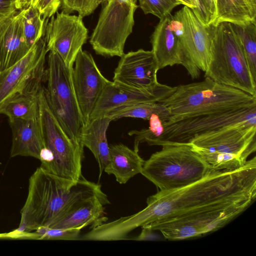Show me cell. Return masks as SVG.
<instances>
[{"label": "cell", "instance_id": "obj_6", "mask_svg": "<svg viewBox=\"0 0 256 256\" xmlns=\"http://www.w3.org/2000/svg\"><path fill=\"white\" fill-rule=\"evenodd\" d=\"M212 26V56L204 78L256 97V82L250 70L235 25L224 22Z\"/></svg>", "mask_w": 256, "mask_h": 256}, {"label": "cell", "instance_id": "obj_3", "mask_svg": "<svg viewBox=\"0 0 256 256\" xmlns=\"http://www.w3.org/2000/svg\"><path fill=\"white\" fill-rule=\"evenodd\" d=\"M158 102L168 110L169 117L165 122H170L256 106V97L205 77L201 82L172 87L170 93Z\"/></svg>", "mask_w": 256, "mask_h": 256}, {"label": "cell", "instance_id": "obj_31", "mask_svg": "<svg viewBox=\"0 0 256 256\" xmlns=\"http://www.w3.org/2000/svg\"><path fill=\"white\" fill-rule=\"evenodd\" d=\"M107 0H60L62 11L70 14L76 11L83 18L92 14L102 3Z\"/></svg>", "mask_w": 256, "mask_h": 256}, {"label": "cell", "instance_id": "obj_2", "mask_svg": "<svg viewBox=\"0 0 256 256\" xmlns=\"http://www.w3.org/2000/svg\"><path fill=\"white\" fill-rule=\"evenodd\" d=\"M108 200L100 185L83 176L77 182L52 174L42 167L30 176L28 194L20 210L18 228L10 232L13 238L42 226L52 228L57 222L88 199Z\"/></svg>", "mask_w": 256, "mask_h": 256}, {"label": "cell", "instance_id": "obj_33", "mask_svg": "<svg viewBox=\"0 0 256 256\" xmlns=\"http://www.w3.org/2000/svg\"><path fill=\"white\" fill-rule=\"evenodd\" d=\"M14 0H0V22L16 13Z\"/></svg>", "mask_w": 256, "mask_h": 256}, {"label": "cell", "instance_id": "obj_15", "mask_svg": "<svg viewBox=\"0 0 256 256\" xmlns=\"http://www.w3.org/2000/svg\"><path fill=\"white\" fill-rule=\"evenodd\" d=\"M72 78L84 126L90 120L96 106L110 80L102 74L92 54L82 49L75 60Z\"/></svg>", "mask_w": 256, "mask_h": 256}, {"label": "cell", "instance_id": "obj_32", "mask_svg": "<svg viewBox=\"0 0 256 256\" xmlns=\"http://www.w3.org/2000/svg\"><path fill=\"white\" fill-rule=\"evenodd\" d=\"M31 4L36 7L44 20L49 19L60 7V0H32Z\"/></svg>", "mask_w": 256, "mask_h": 256}, {"label": "cell", "instance_id": "obj_17", "mask_svg": "<svg viewBox=\"0 0 256 256\" xmlns=\"http://www.w3.org/2000/svg\"><path fill=\"white\" fill-rule=\"evenodd\" d=\"M172 89V86L161 84L152 89H138L110 81L104 88L90 120L105 116L120 107L144 102H157L167 96Z\"/></svg>", "mask_w": 256, "mask_h": 256}, {"label": "cell", "instance_id": "obj_13", "mask_svg": "<svg viewBox=\"0 0 256 256\" xmlns=\"http://www.w3.org/2000/svg\"><path fill=\"white\" fill-rule=\"evenodd\" d=\"M244 123L256 124V105L164 122L154 146L188 142L196 135Z\"/></svg>", "mask_w": 256, "mask_h": 256}, {"label": "cell", "instance_id": "obj_14", "mask_svg": "<svg viewBox=\"0 0 256 256\" xmlns=\"http://www.w3.org/2000/svg\"><path fill=\"white\" fill-rule=\"evenodd\" d=\"M46 24L44 34L48 51L56 52L66 64L73 67L76 57L88 39V31L80 16L56 12Z\"/></svg>", "mask_w": 256, "mask_h": 256}, {"label": "cell", "instance_id": "obj_27", "mask_svg": "<svg viewBox=\"0 0 256 256\" xmlns=\"http://www.w3.org/2000/svg\"><path fill=\"white\" fill-rule=\"evenodd\" d=\"M38 93L22 94L14 98L6 104L2 114L8 116L9 122L36 116L40 112Z\"/></svg>", "mask_w": 256, "mask_h": 256}, {"label": "cell", "instance_id": "obj_7", "mask_svg": "<svg viewBox=\"0 0 256 256\" xmlns=\"http://www.w3.org/2000/svg\"><path fill=\"white\" fill-rule=\"evenodd\" d=\"M38 98L44 145L39 160L40 167L56 176L77 182L82 176L84 147L72 140L62 128L48 103L43 87Z\"/></svg>", "mask_w": 256, "mask_h": 256}, {"label": "cell", "instance_id": "obj_19", "mask_svg": "<svg viewBox=\"0 0 256 256\" xmlns=\"http://www.w3.org/2000/svg\"><path fill=\"white\" fill-rule=\"evenodd\" d=\"M19 12L0 22V71L12 66L29 51Z\"/></svg>", "mask_w": 256, "mask_h": 256}, {"label": "cell", "instance_id": "obj_20", "mask_svg": "<svg viewBox=\"0 0 256 256\" xmlns=\"http://www.w3.org/2000/svg\"><path fill=\"white\" fill-rule=\"evenodd\" d=\"M170 14L160 20L150 36L152 51L159 70L168 66L184 64L180 42L170 28Z\"/></svg>", "mask_w": 256, "mask_h": 256}, {"label": "cell", "instance_id": "obj_24", "mask_svg": "<svg viewBox=\"0 0 256 256\" xmlns=\"http://www.w3.org/2000/svg\"><path fill=\"white\" fill-rule=\"evenodd\" d=\"M256 0H217L216 19L212 26L224 22L242 26L256 22Z\"/></svg>", "mask_w": 256, "mask_h": 256}, {"label": "cell", "instance_id": "obj_16", "mask_svg": "<svg viewBox=\"0 0 256 256\" xmlns=\"http://www.w3.org/2000/svg\"><path fill=\"white\" fill-rule=\"evenodd\" d=\"M152 50L140 49L124 54L114 72L113 81L138 89H152L160 85L158 70Z\"/></svg>", "mask_w": 256, "mask_h": 256}, {"label": "cell", "instance_id": "obj_10", "mask_svg": "<svg viewBox=\"0 0 256 256\" xmlns=\"http://www.w3.org/2000/svg\"><path fill=\"white\" fill-rule=\"evenodd\" d=\"M90 40L96 54L121 57L134 26L136 0H107Z\"/></svg>", "mask_w": 256, "mask_h": 256}, {"label": "cell", "instance_id": "obj_29", "mask_svg": "<svg viewBox=\"0 0 256 256\" xmlns=\"http://www.w3.org/2000/svg\"><path fill=\"white\" fill-rule=\"evenodd\" d=\"M81 228H59L42 226L33 232H25L24 238L44 240H78Z\"/></svg>", "mask_w": 256, "mask_h": 256}, {"label": "cell", "instance_id": "obj_35", "mask_svg": "<svg viewBox=\"0 0 256 256\" xmlns=\"http://www.w3.org/2000/svg\"><path fill=\"white\" fill-rule=\"evenodd\" d=\"M216 0H204L212 22V24L216 19Z\"/></svg>", "mask_w": 256, "mask_h": 256}, {"label": "cell", "instance_id": "obj_25", "mask_svg": "<svg viewBox=\"0 0 256 256\" xmlns=\"http://www.w3.org/2000/svg\"><path fill=\"white\" fill-rule=\"evenodd\" d=\"M160 115L164 122L169 117V112L165 106L158 102H148L122 106L112 110L105 116L112 120L123 118H133L148 120L153 114Z\"/></svg>", "mask_w": 256, "mask_h": 256}, {"label": "cell", "instance_id": "obj_4", "mask_svg": "<svg viewBox=\"0 0 256 256\" xmlns=\"http://www.w3.org/2000/svg\"><path fill=\"white\" fill-rule=\"evenodd\" d=\"M256 124L244 123L196 135L188 143L214 170L243 166L256 150Z\"/></svg>", "mask_w": 256, "mask_h": 256}, {"label": "cell", "instance_id": "obj_21", "mask_svg": "<svg viewBox=\"0 0 256 256\" xmlns=\"http://www.w3.org/2000/svg\"><path fill=\"white\" fill-rule=\"evenodd\" d=\"M112 121L107 116L90 119L82 128L80 134V142L94 154L99 167V178L106 167L109 156L106 132Z\"/></svg>", "mask_w": 256, "mask_h": 256}, {"label": "cell", "instance_id": "obj_18", "mask_svg": "<svg viewBox=\"0 0 256 256\" xmlns=\"http://www.w3.org/2000/svg\"><path fill=\"white\" fill-rule=\"evenodd\" d=\"M40 107V106H39ZM12 132L10 156H32L40 160L44 148L40 118L15 119L10 121Z\"/></svg>", "mask_w": 256, "mask_h": 256}, {"label": "cell", "instance_id": "obj_11", "mask_svg": "<svg viewBox=\"0 0 256 256\" xmlns=\"http://www.w3.org/2000/svg\"><path fill=\"white\" fill-rule=\"evenodd\" d=\"M170 28L180 42L184 56L183 66L193 79L205 72L211 60L212 26L201 23L186 6L170 14Z\"/></svg>", "mask_w": 256, "mask_h": 256}, {"label": "cell", "instance_id": "obj_37", "mask_svg": "<svg viewBox=\"0 0 256 256\" xmlns=\"http://www.w3.org/2000/svg\"><path fill=\"white\" fill-rule=\"evenodd\" d=\"M184 6H186L191 9L195 7L193 0H179Z\"/></svg>", "mask_w": 256, "mask_h": 256}, {"label": "cell", "instance_id": "obj_36", "mask_svg": "<svg viewBox=\"0 0 256 256\" xmlns=\"http://www.w3.org/2000/svg\"><path fill=\"white\" fill-rule=\"evenodd\" d=\"M17 10H21L31 4L32 0H14Z\"/></svg>", "mask_w": 256, "mask_h": 256}, {"label": "cell", "instance_id": "obj_23", "mask_svg": "<svg viewBox=\"0 0 256 256\" xmlns=\"http://www.w3.org/2000/svg\"><path fill=\"white\" fill-rule=\"evenodd\" d=\"M110 203L108 200L94 196L76 208L55 223L51 228H83L88 226L91 228L105 222L104 204Z\"/></svg>", "mask_w": 256, "mask_h": 256}, {"label": "cell", "instance_id": "obj_30", "mask_svg": "<svg viewBox=\"0 0 256 256\" xmlns=\"http://www.w3.org/2000/svg\"><path fill=\"white\" fill-rule=\"evenodd\" d=\"M139 6L144 14H152L160 20L171 14L173 9L182 2L179 0H138Z\"/></svg>", "mask_w": 256, "mask_h": 256}, {"label": "cell", "instance_id": "obj_8", "mask_svg": "<svg viewBox=\"0 0 256 256\" xmlns=\"http://www.w3.org/2000/svg\"><path fill=\"white\" fill-rule=\"evenodd\" d=\"M72 68L56 52L49 51L44 74L46 87L44 90L48 103L62 128L72 140L82 146L80 134L84 124L72 85Z\"/></svg>", "mask_w": 256, "mask_h": 256}, {"label": "cell", "instance_id": "obj_1", "mask_svg": "<svg viewBox=\"0 0 256 256\" xmlns=\"http://www.w3.org/2000/svg\"><path fill=\"white\" fill-rule=\"evenodd\" d=\"M256 198V158L232 170H212L202 179L150 196L146 206L134 214L108 222L114 240L128 239V234L145 225L188 213L240 202Z\"/></svg>", "mask_w": 256, "mask_h": 256}, {"label": "cell", "instance_id": "obj_9", "mask_svg": "<svg viewBox=\"0 0 256 256\" xmlns=\"http://www.w3.org/2000/svg\"><path fill=\"white\" fill-rule=\"evenodd\" d=\"M255 200L250 199L238 203L194 212L142 227L160 232L165 240H169L200 238L224 227L244 212Z\"/></svg>", "mask_w": 256, "mask_h": 256}, {"label": "cell", "instance_id": "obj_22", "mask_svg": "<svg viewBox=\"0 0 256 256\" xmlns=\"http://www.w3.org/2000/svg\"><path fill=\"white\" fill-rule=\"evenodd\" d=\"M144 162L138 152L124 144H116L110 146L108 161L104 171L114 174L118 182L124 184L141 173Z\"/></svg>", "mask_w": 256, "mask_h": 256}, {"label": "cell", "instance_id": "obj_12", "mask_svg": "<svg viewBox=\"0 0 256 256\" xmlns=\"http://www.w3.org/2000/svg\"><path fill=\"white\" fill-rule=\"evenodd\" d=\"M48 52L44 36L16 64L0 71V114L14 98L25 94H37L44 78Z\"/></svg>", "mask_w": 256, "mask_h": 256}, {"label": "cell", "instance_id": "obj_34", "mask_svg": "<svg viewBox=\"0 0 256 256\" xmlns=\"http://www.w3.org/2000/svg\"><path fill=\"white\" fill-rule=\"evenodd\" d=\"M141 232L138 236L132 238L136 240H161L164 239L160 235L154 232V230L147 228L142 227Z\"/></svg>", "mask_w": 256, "mask_h": 256}, {"label": "cell", "instance_id": "obj_28", "mask_svg": "<svg viewBox=\"0 0 256 256\" xmlns=\"http://www.w3.org/2000/svg\"><path fill=\"white\" fill-rule=\"evenodd\" d=\"M234 25L252 78L256 82V22Z\"/></svg>", "mask_w": 256, "mask_h": 256}, {"label": "cell", "instance_id": "obj_26", "mask_svg": "<svg viewBox=\"0 0 256 256\" xmlns=\"http://www.w3.org/2000/svg\"><path fill=\"white\" fill-rule=\"evenodd\" d=\"M23 34L30 48L44 36L48 20L42 18L38 10L30 4L20 10Z\"/></svg>", "mask_w": 256, "mask_h": 256}, {"label": "cell", "instance_id": "obj_5", "mask_svg": "<svg viewBox=\"0 0 256 256\" xmlns=\"http://www.w3.org/2000/svg\"><path fill=\"white\" fill-rule=\"evenodd\" d=\"M144 160L141 174L159 190L178 189L202 179L212 170L188 143H168Z\"/></svg>", "mask_w": 256, "mask_h": 256}]
</instances>
